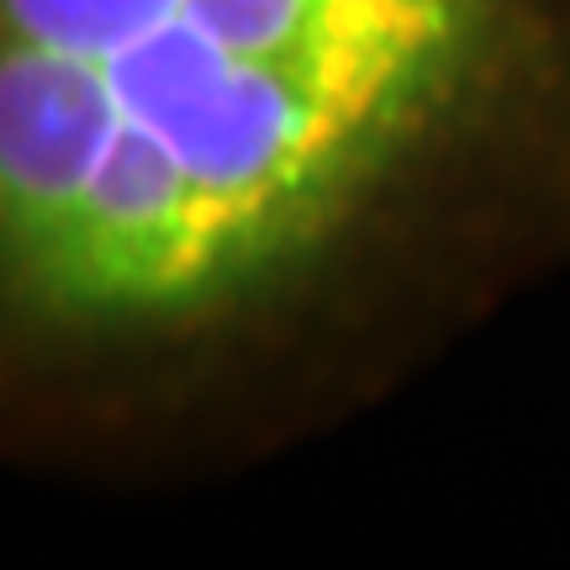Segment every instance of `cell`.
<instances>
[{
  "instance_id": "obj_1",
  "label": "cell",
  "mask_w": 570,
  "mask_h": 570,
  "mask_svg": "<svg viewBox=\"0 0 570 570\" xmlns=\"http://www.w3.org/2000/svg\"><path fill=\"white\" fill-rule=\"evenodd\" d=\"M523 53V0H0V354H148L302 296Z\"/></svg>"
}]
</instances>
